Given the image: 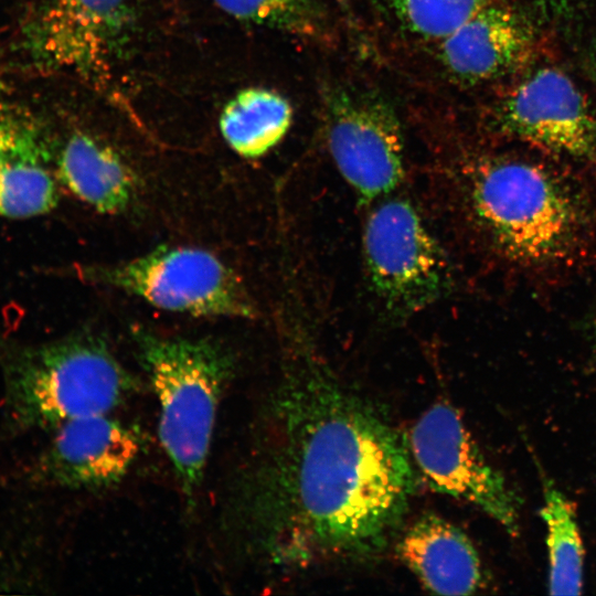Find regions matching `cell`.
I'll return each mask as SVG.
<instances>
[{
    "mask_svg": "<svg viewBox=\"0 0 596 596\" xmlns=\"http://www.w3.org/2000/svg\"><path fill=\"white\" fill-rule=\"evenodd\" d=\"M262 419L224 505L237 551L276 567L381 551L415 490L383 415L313 361L287 374Z\"/></svg>",
    "mask_w": 596,
    "mask_h": 596,
    "instance_id": "cell-1",
    "label": "cell"
},
{
    "mask_svg": "<svg viewBox=\"0 0 596 596\" xmlns=\"http://www.w3.org/2000/svg\"><path fill=\"white\" fill-rule=\"evenodd\" d=\"M138 359L159 405L158 434L189 505L203 482L220 402L234 358L207 339L166 338L137 329Z\"/></svg>",
    "mask_w": 596,
    "mask_h": 596,
    "instance_id": "cell-2",
    "label": "cell"
},
{
    "mask_svg": "<svg viewBox=\"0 0 596 596\" xmlns=\"http://www.w3.org/2000/svg\"><path fill=\"white\" fill-rule=\"evenodd\" d=\"M136 391V381L94 336H76L21 353L9 365L7 395L29 426L57 428L109 414Z\"/></svg>",
    "mask_w": 596,
    "mask_h": 596,
    "instance_id": "cell-3",
    "label": "cell"
},
{
    "mask_svg": "<svg viewBox=\"0 0 596 596\" xmlns=\"http://www.w3.org/2000/svg\"><path fill=\"white\" fill-rule=\"evenodd\" d=\"M473 215L494 245L511 258L560 257L578 230L568 192L543 168L521 160L481 162L470 178Z\"/></svg>",
    "mask_w": 596,
    "mask_h": 596,
    "instance_id": "cell-4",
    "label": "cell"
},
{
    "mask_svg": "<svg viewBox=\"0 0 596 596\" xmlns=\"http://www.w3.org/2000/svg\"><path fill=\"white\" fill-rule=\"evenodd\" d=\"M362 238L369 285L390 317H409L450 289L447 256L408 200L381 201L369 213Z\"/></svg>",
    "mask_w": 596,
    "mask_h": 596,
    "instance_id": "cell-5",
    "label": "cell"
},
{
    "mask_svg": "<svg viewBox=\"0 0 596 596\" xmlns=\"http://www.w3.org/2000/svg\"><path fill=\"white\" fill-rule=\"evenodd\" d=\"M83 274L92 283L118 288L168 311L198 317L256 315L242 280L201 248L159 246L127 262L86 267Z\"/></svg>",
    "mask_w": 596,
    "mask_h": 596,
    "instance_id": "cell-6",
    "label": "cell"
},
{
    "mask_svg": "<svg viewBox=\"0 0 596 596\" xmlns=\"http://www.w3.org/2000/svg\"><path fill=\"white\" fill-rule=\"evenodd\" d=\"M329 151L358 200L389 194L404 177V145L392 107L374 93L333 87L324 98Z\"/></svg>",
    "mask_w": 596,
    "mask_h": 596,
    "instance_id": "cell-7",
    "label": "cell"
},
{
    "mask_svg": "<svg viewBox=\"0 0 596 596\" xmlns=\"http://www.w3.org/2000/svg\"><path fill=\"white\" fill-rule=\"evenodd\" d=\"M409 444L413 461L434 491L465 500L510 534L518 533L515 494L485 459L453 406L432 405L413 426Z\"/></svg>",
    "mask_w": 596,
    "mask_h": 596,
    "instance_id": "cell-8",
    "label": "cell"
},
{
    "mask_svg": "<svg viewBox=\"0 0 596 596\" xmlns=\"http://www.w3.org/2000/svg\"><path fill=\"white\" fill-rule=\"evenodd\" d=\"M491 118L505 135L596 164V117L575 83L557 68H539L509 87Z\"/></svg>",
    "mask_w": 596,
    "mask_h": 596,
    "instance_id": "cell-9",
    "label": "cell"
},
{
    "mask_svg": "<svg viewBox=\"0 0 596 596\" xmlns=\"http://www.w3.org/2000/svg\"><path fill=\"white\" fill-rule=\"evenodd\" d=\"M132 0H49L35 43L52 66L102 81L135 31Z\"/></svg>",
    "mask_w": 596,
    "mask_h": 596,
    "instance_id": "cell-10",
    "label": "cell"
},
{
    "mask_svg": "<svg viewBox=\"0 0 596 596\" xmlns=\"http://www.w3.org/2000/svg\"><path fill=\"white\" fill-rule=\"evenodd\" d=\"M538 50L532 24L492 0L440 40V60L456 79L476 84L526 67Z\"/></svg>",
    "mask_w": 596,
    "mask_h": 596,
    "instance_id": "cell-11",
    "label": "cell"
},
{
    "mask_svg": "<svg viewBox=\"0 0 596 596\" xmlns=\"http://www.w3.org/2000/svg\"><path fill=\"white\" fill-rule=\"evenodd\" d=\"M141 445L137 429L109 414L74 419L55 428L43 458L44 472L67 488H108L128 473Z\"/></svg>",
    "mask_w": 596,
    "mask_h": 596,
    "instance_id": "cell-12",
    "label": "cell"
},
{
    "mask_svg": "<svg viewBox=\"0 0 596 596\" xmlns=\"http://www.w3.org/2000/svg\"><path fill=\"white\" fill-rule=\"evenodd\" d=\"M397 553L433 593L468 595L483 584L480 558L469 538L437 515L415 521L400 540Z\"/></svg>",
    "mask_w": 596,
    "mask_h": 596,
    "instance_id": "cell-13",
    "label": "cell"
},
{
    "mask_svg": "<svg viewBox=\"0 0 596 596\" xmlns=\"http://www.w3.org/2000/svg\"><path fill=\"white\" fill-rule=\"evenodd\" d=\"M56 202V185L35 135L0 106V216L41 215Z\"/></svg>",
    "mask_w": 596,
    "mask_h": 596,
    "instance_id": "cell-14",
    "label": "cell"
},
{
    "mask_svg": "<svg viewBox=\"0 0 596 596\" xmlns=\"http://www.w3.org/2000/svg\"><path fill=\"white\" fill-rule=\"evenodd\" d=\"M57 177L77 199L104 214H117L132 202L137 179L125 160L109 146L78 132L64 145Z\"/></svg>",
    "mask_w": 596,
    "mask_h": 596,
    "instance_id": "cell-15",
    "label": "cell"
},
{
    "mask_svg": "<svg viewBox=\"0 0 596 596\" xmlns=\"http://www.w3.org/2000/svg\"><path fill=\"white\" fill-rule=\"evenodd\" d=\"M291 118L290 104L280 94L249 87L228 100L219 124L224 140L237 155L257 158L284 138Z\"/></svg>",
    "mask_w": 596,
    "mask_h": 596,
    "instance_id": "cell-16",
    "label": "cell"
},
{
    "mask_svg": "<svg viewBox=\"0 0 596 596\" xmlns=\"http://www.w3.org/2000/svg\"><path fill=\"white\" fill-rule=\"evenodd\" d=\"M541 515L546 526L549 593L577 595L583 587V542L571 501L551 482L543 488Z\"/></svg>",
    "mask_w": 596,
    "mask_h": 596,
    "instance_id": "cell-17",
    "label": "cell"
},
{
    "mask_svg": "<svg viewBox=\"0 0 596 596\" xmlns=\"http://www.w3.org/2000/svg\"><path fill=\"white\" fill-rule=\"evenodd\" d=\"M226 14L259 26L295 35L315 36L322 31L316 0H214Z\"/></svg>",
    "mask_w": 596,
    "mask_h": 596,
    "instance_id": "cell-18",
    "label": "cell"
},
{
    "mask_svg": "<svg viewBox=\"0 0 596 596\" xmlns=\"http://www.w3.org/2000/svg\"><path fill=\"white\" fill-rule=\"evenodd\" d=\"M492 0H384L413 34L441 40Z\"/></svg>",
    "mask_w": 596,
    "mask_h": 596,
    "instance_id": "cell-19",
    "label": "cell"
},
{
    "mask_svg": "<svg viewBox=\"0 0 596 596\" xmlns=\"http://www.w3.org/2000/svg\"><path fill=\"white\" fill-rule=\"evenodd\" d=\"M542 2L555 13H562L568 6V0H542Z\"/></svg>",
    "mask_w": 596,
    "mask_h": 596,
    "instance_id": "cell-20",
    "label": "cell"
}]
</instances>
